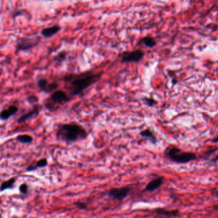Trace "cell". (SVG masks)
<instances>
[{"mask_svg": "<svg viewBox=\"0 0 218 218\" xmlns=\"http://www.w3.org/2000/svg\"><path fill=\"white\" fill-rule=\"evenodd\" d=\"M102 72L95 73L92 70L85 71L79 74H70L65 76L63 80L65 88L72 97L78 96L95 84L101 78Z\"/></svg>", "mask_w": 218, "mask_h": 218, "instance_id": "cell-1", "label": "cell"}, {"mask_svg": "<svg viewBox=\"0 0 218 218\" xmlns=\"http://www.w3.org/2000/svg\"><path fill=\"white\" fill-rule=\"evenodd\" d=\"M88 136V133L83 126L74 122L60 124L56 130V139L67 145L85 140Z\"/></svg>", "mask_w": 218, "mask_h": 218, "instance_id": "cell-2", "label": "cell"}, {"mask_svg": "<svg viewBox=\"0 0 218 218\" xmlns=\"http://www.w3.org/2000/svg\"><path fill=\"white\" fill-rule=\"evenodd\" d=\"M72 99L65 92L61 90H55L51 94L49 98L44 102V106L46 109L50 111H56L60 107L65 104Z\"/></svg>", "mask_w": 218, "mask_h": 218, "instance_id": "cell-3", "label": "cell"}, {"mask_svg": "<svg viewBox=\"0 0 218 218\" xmlns=\"http://www.w3.org/2000/svg\"><path fill=\"white\" fill-rule=\"evenodd\" d=\"M165 156L173 162L179 164H185L196 160L197 156L192 152H185L175 147H168L165 151Z\"/></svg>", "mask_w": 218, "mask_h": 218, "instance_id": "cell-4", "label": "cell"}, {"mask_svg": "<svg viewBox=\"0 0 218 218\" xmlns=\"http://www.w3.org/2000/svg\"><path fill=\"white\" fill-rule=\"evenodd\" d=\"M40 41L39 36L24 37L19 38L16 41V51H28L37 46Z\"/></svg>", "mask_w": 218, "mask_h": 218, "instance_id": "cell-5", "label": "cell"}, {"mask_svg": "<svg viewBox=\"0 0 218 218\" xmlns=\"http://www.w3.org/2000/svg\"><path fill=\"white\" fill-rule=\"evenodd\" d=\"M132 188L129 186H124L121 187L111 188L105 192V195L109 196L112 200L122 201L129 195Z\"/></svg>", "mask_w": 218, "mask_h": 218, "instance_id": "cell-6", "label": "cell"}, {"mask_svg": "<svg viewBox=\"0 0 218 218\" xmlns=\"http://www.w3.org/2000/svg\"><path fill=\"white\" fill-rule=\"evenodd\" d=\"M143 51L141 50H134L132 51H126L121 54V62L124 63L139 62L144 56Z\"/></svg>", "mask_w": 218, "mask_h": 218, "instance_id": "cell-7", "label": "cell"}, {"mask_svg": "<svg viewBox=\"0 0 218 218\" xmlns=\"http://www.w3.org/2000/svg\"><path fill=\"white\" fill-rule=\"evenodd\" d=\"M37 86L41 92L46 94H52L58 88L59 84L56 82L49 83L45 78H40L37 81Z\"/></svg>", "mask_w": 218, "mask_h": 218, "instance_id": "cell-8", "label": "cell"}, {"mask_svg": "<svg viewBox=\"0 0 218 218\" xmlns=\"http://www.w3.org/2000/svg\"><path fill=\"white\" fill-rule=\"evenodd\" d=\"M40 110H41V107L38 106V105H37V106L34 105L33 108L31 110L26 113L22 115L21 116H19L17 120H16V122L17 124H22L25 122L26 121L28 120L34 118L39 115Z\"/></svg>", "mask_w": 218, "mask_h": 218, "instance_id": "cell-9", "label": "cell"}, {"mask_svg": "<svg viewBox=\"0 0 218 218\" xmlns=\"http://www.w3.org/2000/svg\"><path fill=\"white\" fill-rule=\"evenodd\" d=\"M18 111L19 108L17 106L15 105H11L1 111V114H0V118L2 121H6L17 113Z\"/></svg>", "mask_w": 218, "mask_h": 218, "instance_id": "cell-10", "label": "cell"}, {"mask_svg": "<svg viewBox=\"0 0 218 218\" xmlns=\"http://www.w3.org/2000/svg\"><path fill=\"white\" fill-rule=\"evenodd\" d=\"M164 182V177H159L150 181L145 186V190L148 192H153L158 189Z\"/></svg>", "mask_w": 218, "mask_h": 218, "instance_id": "cell-11", "label": "cell"}, {"mask_svg": "<svg viewBox=\"0 0 218 218\" xmlns=\"http://www.w3.org/2000/svg\"><path fill=\"white\" fill-rule=\"evenodd\" d=\"M156 214L159 217H178L180 216V212L178 210H172V211H168V210L158 208L154 211Z\"/></svg>", "mask_w": 218, "mask_h": 218, "instance_id": "cell-12", "label": "cell"}, {"mask_svg": "<svg viewBox=\"0 0 218 218\" xmlns=\"http://www.w3.org/2000/svg\"><path fill=\"white\" fill-rule=\"evenodd\" d=\"M61 30V27L58 25H53L50 27L45 28L41 31V35L45 38H51L55 35Z\"/></svg>", "mask_w": 218, "mask_h": 218, "instance_id": "cell-13", "label": "cell"}, {"mask_svg": "<svg viewBox=\"0 0 218 218\" xmlns=\"http://www.w3.org/2000/svg\"><path fill=\"white\" fill-rule=\"evenodd\" d=\"M48 165V161L46 158H42L37 161L36 163H33L30 164L26 168L27 172H31L33 171L38 168H45Z\"/></svg>", "mask_w": 218, "mask_h": 218, "instance_id": "cell-14", "label": "cell"}, {"mask_svg": "<svg viewBox=\"0 0 218 218\" xmlns=\"http://www.w3.org/2000/svg\"><path fill=\"white\" fill-rule=\"evenodd\" d=\"M140 134L141 137H143V138L148 139L153 144H156L157 143V138L156 137L154 133L153 132V131H151L150 129H145V130L141 131Z\"/></svg>", "mask_w": 218, "mask_h": 218, "instance_id": "cell-15", "label": "cell"}, {"mask_svg": "<svg viewBox=\"0 0 218 218\" xmlns=\"http://www.w3.org/2000/svg\"><path fill=\"white\" fill-rule=\"evenodd\" d=\"M15 140L23 144H30L33 142V137L28 134H19L16 137Z\"/></svg>", "mask_w": 218, "mask_h": 218, "instance_id": "cell-16", "label": "cell"}, {"mask_svg": "<svg viewBox=\"0 0 218 218\" xmlns=\"http://www.w3.org/2000/svg\"><path fill=\"white\" fill-rule=\"evenodd\" d=\"M15 180L16 179L15 177H12V178H10L9 180L3 182L1 185V192H3L9 189H12L14 186Z\"/></svg>", "mask_w": 218, "mask_h": 218, "instance_id": "cell-17", "label": "cell"}, {"mask_svg": "<svg viewBox=\"0 0 218 218\" xmlns=\"http://www.w3.org/2000/svg\"><path fill=\"white\" fill-rule=\"evenodd\" d=\"M141 42L143 43L145 46L148 47H153L156 45V41L154 38L151 37H145L142 40Z\"/></svg>", "mask_w": 218, "mask_h": 218, "instance_id": "cell-18", "label": "cell"}, {"mask_svg": "<svg viewBox=\"0 0 218 218\" xmlns=\"http://www.w3.org/2000/svg\"><path fill=\"white\" fill-rule=\"evenodd\" d=\"M218 150V148H209V150H207V151H205L203 152V155L201 156V157L202 159H208L209 157H211L213 154H214V153Z\"/></svg>", "mask_w": 218, "mask_h": 218, "instance_id": "cell-19", "label": "cell"}, {"mask_svg": "<svg viewBox=\"0 0 218 218\" xmlns=\"http://www.w3.org/2000/svg\"><path fill=\"white\" fill-rule=\"evenodd\" d=\"M19 193L22 194V195H27L28 191H29V185H28L26 183H23L22 184L20 185L19 187Z\"/></svg>", "mask_w": 218, "mask_h": 218, "instance_id": "cell-20", "label": "cell"}, {"mask_svg": "<svg viewBox=\"0 0 218 218\" xmlns=\"http://www.w3.org/2000/svg\"><path fill=\"white\" fill-rule=\"evenodd\" d=\"M66 56H67V53L65 52H60L58 54H57L55 56L54 60V61L56 62L61 63L65 60Z\"/></svg>", "mask_w": 218, "mask_h": 218, "instance_id": "cell-21", "label": "cell"}, {"mask_svg": "<svg viewBox=\"0 0 218 218\" xmlns=\"http://www.w3.org/2000/svg\"><path fill=\"white\" fill-rule=\"evenodd\" d=\"M26 101L28 103H30V104L35 105V104L39 102V98L37 96H36L35 95H29L26 97Z\"/></svg>", "mask_w": 218, "mask_h": 218, "instance_id": "cell-22", "label": "cell"}, {"mask_svg": "<svg viewBox=\"0 0 218 218\" xmlns=\"http://www.w3.org/2000/svg\"><path fill=\"white\" fill-rule=\"evenodd\" d=\"M142 100L145 104L147 105L148 106H154L155 104H157V102L154 99H152V98H146V97H145V98L142 99Z\"/></svg>", "mask_w": 218, "mask_h": 218, "instance_id": "cell-23", "label": "cell"}, {"mask_svg": "<svg viewBox=\"0 0 218 218\" xmlns=\"http://www.w3.org/2000/svg\"><path fill=\"white\" fill-rule=\"evenodd\" d=\"M74 205L76 206V207H78V209H81V210H85L86 209L87 207H86V205L82 202V201H76V202L74 203Z\"/></svg>", "mask_w": 218, "mask_h": 218, "instance_id": "cell-24", "label": "cell"}, {"mask_svg": "<svg viewBox=\"0 0 218 218\" xmlns=\"http://www.w3.org/2000/svg\"><path fill=\"white\" fill-rule=\"evenodd\" d=\"M217 161H218V155H217L216 157H215L214 158L212 159L211 160V162H212V163H215V162H217Z\"/></svg>", "mask_w": 218, "mask_h": 218, "instance_id": "cell-25", "label": "cell"}, {"mask_svg": "<svg viewBox=\"0 0 218 218\" xmlns=\"http://www.w3.org/2000/svg\"><path fill=\"white\" fill-rule=\"evenodd\" d=\"M212 143H217L218 142V134H217V136L215 138H214L212 140Z\"/></svg>", "mask_w": 218, "mask_h": 218, "instance_id": "cell-26", "label": "cell"}, {"mask_svg": "<svg viewBox=\"0 0 218 218\" xmlns=\"http://www.w3.org/2000/svg\"><path fill=\"white\" fill-rule=\"evenodd\" d=\"M212 195H213V196H214L217 197V196H218V191H216V192L213 193H212Z\"/></svg>", "mask_w": 218, "mask_h": 218, "instance_id": "cell-27", "label": "cell"}, {"mask_svg": "<svg viewBox=\"0 0 218 218\" xmlns=\"http://www.w3.org/2000/svg\"><path fill=\"white\" fill-rule=\"evenodd\" d=\"M213 208H214V209L217 210V209H218V204H217V205H214V207H213Z\"/></svg>", "mask_w": 218, "mask_h": 218, "instance_id": "cell-28", "label": "cell"}]
</instances>
